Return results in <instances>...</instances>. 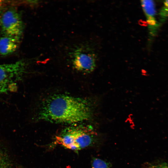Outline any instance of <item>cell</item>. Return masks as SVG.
<instances>
[{"instance_id":"obj_1","label":"cell","mask_w":168,"mask_h":168,"mask_svg":"<svg viewBox=\"0 0 168 168\" xmlns=\"http://www.w3.org/2000/svg\"><path fill=\"white\" fill-rule=\"evenodd\" d=\"M92 105L87 100L64 94H54L41 102L37 119L57 123L75 124L89 119Z\"/></svg>"},{"instance_id":"obj_2","label":"cell","mask_w":168,"mask_h":168,"mask_svg":"<svg viewBox=\"0 0 168 168\" xmlns=\"http://www.w3.org/2000/svg\"><path fill=\"white\" fill-rule=\"evenodd\" d=\"M63 57L69 60L76 70L90 73L95 69L97 55L92 47L80 41L69 44L64 49Z\"/></svg>"},{"instance_id":"obj_3","label":"cell","mask_w":168,"mask_h":168,"mask_svg":"<svg viewBox=\"0 0 168 168\" xmlns=\"http://www.w3.org/2000/svg\"><path fill=\"white\" fill-rule=\"evenodd\" d=\"M89 127H73L63 130L56 136L53 145H59L64 148L78 151L92 144L95 136Z\"/></svg>"},{"instance_id":"obj_4","label":"cell","mask_w":168,"mask_h":168,"mask_svg":"<svg viewBox=\"0 0 168 168\" xmlns=\"http://www.w3.org/2000/svg\"><path fill=\"white\" fill-rule=\"evenodd\" d=\"M26 67L22 60L0 64V95L15 91L26 72Z\"/></svg>"},{"instance_id":"obj_5","label":"cell","mask_w":168,"mask_h":168,"mask_svg":"<svg viewBox=\"0 0 168 168\" xmlns=\"http://www.w3.org/2000/svg\"><path fill=\"white\" fill-rule=\"evenodd\" d=\"M0 25L5 35L20 38L22 35L24 26L19 13L14 8L5 11L1 16Z\"/></svg>"},{"instance_id":"obj_6","label":"cell","mask_w":168,"mask_h":168,"mask_svg":"<svg viewBox=\"0 0 168 168\" xmlns=\"http://www.w3.org/2000/svg\"><path fill=\"white\" fill-rule=\"evenodd\" d=\"M141 3L147 18L150 33L153 35L157 27L156 19V10L154 2L152 0H142Z\"/></svg>"},{"instance_id":"obj_7","label":"cell","mask_w":168,"mask_h":168,"mask_svg":"<svg viewBox=\"0 0 168 168\" xmlns=\"http://www.w3.org/2000/svg\"><path fill=\"white\" fill-rule=\"evenodd\" d=\"M20 38L5 35L0 38V54L6 55L14 52L17 49Z\"/></svg>"},{"instance_id":"obj_8","label":"cell","mask_w":168,"mask_h":168,"mask_svg":"<svg viewBox=\"0 0 168 168\" xmlns=\"http://www.w3.org/2000/svg\"><path fill=\"white\" fill-rule=\"evenodd\" d=\"M91 168H111V167L109 162L98 158H94L91 161Z\"/></svg>"},{"instance_id":"obj_9","label":"cell","mask_w":168,"mask_h":168,"mask_svg":"<svg viewBox=\"0 0 168 168\" xmlns=\"http://www.w3.org/2000/svg\"><path fill=\"white\" fill-rule=\"evenodd\" d=\"M151 168H168V161L160 163L153 166Z\"/></svg>"},{"instance_id":"obj_10","label":"cell","mask_w":168,"mask_h":168,"mask_svg":"<svg viewBox=\"0 0 168 168\" xmlns=\"http://www.w3.org/2000/svg\"><path fill=\"white\" fill-rule=\"evenodd\" d=\"M164 7L162 10V14L163 15L168 16V0H166L164 2Z\"/></svg>"},{"instance_id":"obj_11","label":"cell","mask_w":168,"mask_h":168,"mask_svg":"<svg viewBox=\"0 0 168 168\" xmlns=\"http://www.w3.org/2000/svg\"><path fill=\"white\" fill-rule=\"evenodd\" d=\"M3 5V2L2 1H0V17L1 15V12L2 10V7Z\"/></svg>"}]
</instances>
